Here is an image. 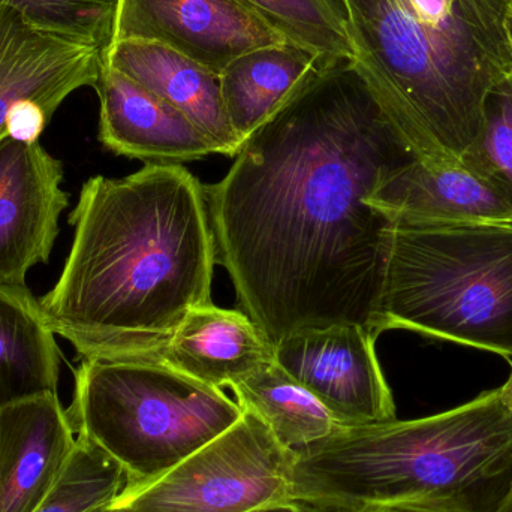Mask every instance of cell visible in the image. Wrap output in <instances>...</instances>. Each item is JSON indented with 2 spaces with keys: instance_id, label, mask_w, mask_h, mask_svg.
Instances as JSON below:
<instances>
[{
  "instance_id": "18",
  "label": "cell",
  "mask_w": 512,
  "mask_h": 512,
  "mask_svg": "<svg viewBox=\"0 0 512 512\" xmlns=\"http://www.w3.org/2000/svg\"><path fill=\"white\" fill-rule=\"evenodd\" d=\"M60 349L26 285H0V408L57 393Z\"/></svg>"
},
{
  "instance_id": "10",
  "label": "cell",
  "mask_w": 512,
  "mask_h": 512,
  "mask_svg": "<svg viewBox=\"0 0 512 512\" xmlns=\"http://www.w3.org/2000/svg\"><path fill=\"white\" fill-rule=\"evenodd\" d=\"M59 159L39 141L0 140V285H24L50 259L68 207Z\"/></svg>"
},
{
  "instance_id": "26",
  "label": "cell",
  "mask_w": 512,
  "mask_h": 512,
  "mask_svg": "<svg viewBox=\"0 0 512 512\" xmlns=\"http://www.w3.org/2000/svg\"><path fill=\"white\" fill-rule=\"evenodd\" d=\"M358 512H426L414 510V508L397 507V505H375V507L363 508Z\"/></svg>"
},
{
  "instance_id": "17",
  "label": "cell",
  "mask_w": 512,
  "mask_h": 512,
  "mask_svg": "<svg viewBox=\"0 0 512 512\" xmlns=\"http://www.w3.org/2000/svg\"><path fill=\"white\" fill-rule=\"evenodd\" d=\"M339 60L316 56L291 42L259 48L221 74L225 113L237 137H249L288 104L316 75Z\"/></svg>"
},
{
  "instance_id": "14",
  "label": "cell",
  "mask_w": 512,
  "mask_h": 512,
  "mask_svg": "<svg viewBox=\"0 0 512 512\" xmlns=\"http://www.w3.org/2000/svg\"><path fill=\"white\" fill-rule=\"evenodd\" d=\"M369 204L396 225L512 224L511 204L460 162L415 159L388 177Z\"/></svg>"
},
{
  "instance_id": "21",
  "label": "cell",
  "mask_w": 512,
  "mask_h": 512,
  "mask_svg": "<svg viewBox=\"0 0 512 512\" xmlns=\"http://www.w3.org/2000/svg\"><path fill=\"white\" fill-rule=\"evenodd\" d=\"M131 486L125 469L78 438L62 474L35 512H93L110 507Z\"/></svg>"
},
{
  "instance_id": "13",
  "label": "cell",
  "mask_w": 512,
  "mask_h": 512,
  "mask_svg": "<svg viewBox=\"0 0 512 512\" xmlns=\"http://www.w3.org/2000/svg\"><path fill=\"white\" fill-rule=\"evenodd\" d=\"M77 445L59 394L0 408V512H35Z\"/></svg>"
},
{
  "instance_id": "29",
  "label": "cell",
  "mask_w": 512,
  "mask_h": 512,
  "mask_svg": "<svg viewBox=\"0 0 512 512\" xmlns=\"http://www.w3.org/2000/svg\"><path fill=\"white\" fill-rule=\"evenodd\" d=\"M510 2H511V5H512V0H510Z\"/></svg>"
},
{
  "instance_id": "3",
  "label": "cell",
  "mask_w": 512,
  "mask_h": 512,
  "mask_svg": "<svg viewBox=\"0 0 512 512\" xmlns=\"http://www.w3.org/2000/svg\"><path fill=\"white\" fill-rule=\"evenodd\" d=\"M352 63L420 161L460 162L512 72L510 0H343Z\"/></svg>"
},
{
  "instance_id": "1",
  "label": "cell",
  "mask_w": 512,
  "mask_h": 512,
  "mask_svg": "<svg viewBox=\"0 0 512 512\" xmlns=\"http://www.w3.org/2000/svg\"><path fill=\"white\" fill-rule=\"evenodd\" d=\"M418 159L351 59L316 75L204 188L216 264L271 345L304 328L378 333L394 222L369 204Z\"/></svg>"
},
{
  "instance_id": "8",
  "label": "cell",
  "mask_w": 512,
  "mask_h": 512,
  "mask_svg": "<svg viewBox=\"0 0 512 512\" xmlns=\"http://www.w3.org/2000/svg\"><path fill=\"white\" fill-rule=\"evenodd\" d=\"M378 336L358 324L295 331L274 346V360L316 397L340 426L396 418L393 393L375 351Z\"/></svg>"
},
{
  "instance_id": "9",
  "label": "cell",
  "mask_w": 512,
  "mask_h": 512,
  "mask_svg": "<svg viewBox=\"0 0 512 512\" xmlns=\"http://www.w3.org/2000/svg\"><path fill=\"white\" fill-rule=\"evenodd\" d=\"M114 41H150L215 74L259 48L286 42L240 0H117Z\"/></svg>"
},
{
  "instance_id": "27",
  "label": "cell",
  "mask_w": 512,
  "mask_h": 512,
  "mask_svg": "<svg viewBox=\"0 0 512 512\" xmlns=\"http://www.w3.org/2000/svg\"><path fill=\"white\" fill-rule=\"evenodd\" d=\"M496 512H512V481L507 496H505L504 501H502L501 507H499L498 511Z\"/></svg>"
},
{
  "instance_id": "15",
  "label": "cell",
  "mask_w": 512,
  "mask_h": 512,
  "mask_svg": "<svg viewBox=\"0 0 512 512\" xmlns=\"http://www.w3.org/2000/svg\"><path fill=\"white\" fill-rule=\"evenodd\" d=\"M104 60L182 111L218 146L221 155L236 156L242 149L243 141L225 113L221 75L150 41L111 42Z\"/></svg>"
},
{
  "instance_id": "7",
  "label": "cell",
  "mask_w": 512,
  "mask_h": 512,
  "mask_svg": "<svg viewBox=\"0 0 512 512\" xmlns=\"http://www.w3.org/2000/svg\"><path fill=\"white\" fill-rule=\"evenodd\" d=\"M294 453L252 412L150 483L131 486L110 512H246L291 492Z\"/></svg>"
},
{
  "instance_id": "11",
  "label": "cell",
  "mask_w": 512,
  "mask_h": 512,
  "mask_svg": "<svg viewBox=\"0 0 512 512\" xmlns=\"http://www.w3.org/2000/svg\"><path fill=\"white\" fill-rule=\"evenodd\" d=\"M104 53L45 32L0 5V140L8 137V116L20 102H38L53 116L75 90L95 86Z\"/></svg>"
},
{
  "instance_id": "25",
  "label": "cell",
  "mask_w": 512,
  "mask_h": 512,
  "mask_svg": "<svg viewBox=\"0 0 512 512\" xmlns=\"http://www.w3.org/2000/svg\"><path fill=\"white\" fill-rule=\"evenodd\" d=\"M360 511V510H358ZM349 510V508L339 507V505L325 504V502L312 501V499L288 498L277 499V501L267 502L259 505L254 510L246 512H358Z\"/></svg>"
},
{
  "instance_id": "19",
  "label": "cell",
  "mask_w": 512,
  "mask_h": 512,
  "mask_svg": "<svg viewBox=\"0 0 512 512\" xmlns=\"http://www.w3.org/2000/svg\"><path fill=\"white\" fill-rule=\"evenodd\" d=\"M237 403L255 414L285 450L295 453L330 436L340 424L276 360L234 384Z\"/></svg>"
},
{
  "instance_id": "20",
  "label": "cell",
  "mask_w": 512,
  "mask_h": 512,
  "mask_svg": "<svg viewBox=\"0 0 512 512\" xmlns=\"http://www.w3.org/2000/svg\"><path fill=\"white\" fill-rule=\"evenodd\" d=\"M286 42L327 60L351 59L343 0H240Z\"/></svg>"
},
{
  "instance_id": "22",
  "label": "cell",
  "mask_w": 512,
  "mask_h": 512,
  "mask_svg": "<svg viewBox=\"0 0 512 512\" xmlns=\"http://www.w3.org/2000/svg\"><path fill=\"white\" fill-rule=\"evenodd\" d=\"M460 164L489 183L512 207V72L487 96L480 132Z\"/></svg>"
},
{
  "instance_id": "5",
  "label": "cell",
  "mask_w": 512,
  "mask_h": 512,
  "mask_svg": "<svg viewBox=\"0 0 512 512\" xmlns=\"http://www.w3.org/2000/svg\"><path fill=\"white\" fill-rule=\"evenodd\" d=\"M388 330L512 360V224L394 225L378 318Z\"/></svg>"
},
{
  "instance_id": "6",
  "label": "cell",
  "mask_w": 512,
  "mask_h": 512,
  "mask_svg": "<svg viewBox=\"0 0 512 512\" xmlns=\"http://www.w3.org/2000/svg\"><path fill=\"white\" fill-rule=\"evenodd\" d=\"M68 415L78 438L140 486L227 432L243 409L219 388L161 361L83 358Z\"/></svg>"
},
{
  "instance_id": "23",
  "label": "cell",
  "mask_w": 512,
  "mask_h": 512,
  "mask_svg": "<svg viewBox=\"0 0 512 512\" xmlns=\"http://www.w3.org/2000/svg\"><path fill=\"white\" fill-rule=\"evenodd\" d=\"M117 0H0L45 32L107 50Z\"/></svg>"
},
{
  "instance_id": "16",
  "label": "cell",
  "mask_w": 512,
  "mask_h": 512,
  "mask_svg": "<svg viewBox=\"0 0 512 512\" xmlns=\"http://www.w3.org/2000/svg\"><path fill=\"white\" fill-rule=\"evenodd\" d=\"M156 361L222 390L274 361V346L242 310L209 303L183 318Z\"/></svg>"
},
{
  "instance_id": "2",
  "label": "cell",
  "mask_w": 512,
  "mask_h": 512,
  "mask_svg": "<svg viewBox=\"0 0 512 512\" xmlns=\"http://www.w3.org/2000/svg\"><path fill=\"white\" fill-rule=\"evenodd\" d=\"M71 251L45 324L78 358L156 361L177 325L212 303L216 243L206 192L180 164H147L81 188Z\"/></svg>"
},
{
  "instance_id": "12",
  "label": "cell",
  "mask_w": 512,
  "mask_h": 512,
  "mask_svg": "<svg viewBox=\"0 0 512 512\" xmlns=\"http://www.w3.org/2000/svg\"><path fill=\"white\" fill-rule=\"evenodd\" d=\"M93 89L99 98V140L126 158L180 164L221 155L218 146L170 102L104 60Z\"/></svg>"
},
{
  "instance_id": "24",
  "label": "cell",
  "mask_w": 512,
  "mask_h": 512,
  "mask_svg": "<svg viewBox=\"0 0 512 512\" xmlns=\"http://www.w3.org/2000/svg\"><path fill=\"white\" fill-rule=\"evenodd\" d=\"M50 114L38 102L24 101L12 108L6 122L8 137L24 143H35L39 135L47 128Z\"/></svg>"
},
{
  "instance_id": "28",
  "label": "cell",
  "mask_w": 512,
  "mask_h": 512,
  "mask_svg": "<svg viewBox=\"0 0 512 512\" xmlns=\"http://www.w3.org/2000/svg\"><path fill=\"white\" fill-rule=\"evenodd\" d=\"M93 512H110V511H108V508H104V510H98V511H93Z\"/></svg>"
},
{
  "instance_id": "4",
  "label": "cell",
  "mask_w": 512,
  "mask_h": 512,
  "mask_svg": "<svg viewBox=\"0 0 512 512\" xmlns=\"http://www.w3.org/2000/svg\"><path fill=\"white\" fill-rule=\"evenodd\" d=\"M512 481V372L496 390L430 417L340 426L295 451L292 498L363 510L496 512Z\"/></svg>"
}]
</instances>
